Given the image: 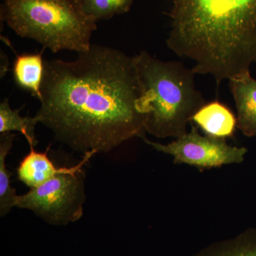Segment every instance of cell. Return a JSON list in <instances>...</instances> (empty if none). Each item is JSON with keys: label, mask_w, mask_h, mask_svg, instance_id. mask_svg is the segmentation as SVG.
<instances>
[{"label": "cell", "mask_w": 256, "mask_h": 256, "mask_svg": "<svg viewBox=\"0 0 256 256\" xmlns=\"http://www.w3.org/2000/svg\"><path fill=\"white\" fill-rule=\"evenodd\" d=\"M92 156V153L84 154L78 164L65 168L46 182L18 196L16 207L31 210L55 225L80 220L85 200L82 168Z\"/></svg>", "instance_id": "obj_5"}, {"label": "cell", "mask_w": 256, "mask_h": 256, "mask_svg": "<svg viewBox=\"0 0 256 256\" xmlns=\"http://www.w3.org/2000/svg\"><path fill=\"white\" fill-rule=\"evenodd\" d=\"M170 50L216 84L250 73L256 62V0H172Z\"/></svg>", "instance_id": "obj_2"}, {"label": "cell", "mask_w": 256, "mask_h": 256, "mask_svg": "<svg viewBox=\"0 0 256 256\" xmlns=\"http://www.w3.org/2000/svg\"><path fill=\"white\" fill-rule=\"evenodd\" d=\"M21 109L12 110L9 100L4 98L0 104V133L11 132L12 131L21 132L30 144L34 148L36 144L35 138V127L40 122V119L34 117H22Z\"/></svg>", "instance_id": "obj_12"}, {"label": "cell", "mask_w": 256, "mask_h": 256, "mask_svg": "<svg viewBox=\"0 0 256 256\" xmlns=\"http://www.w3.org/2000/svg\"><path fill=\"white\" fill-rule=\"evenodd\" d=\"M192 256H256V228L213 242Z\"/></svg>", "instance_id": "obj_11"}, {"label": "cell", "mask_w": 256, "mask_h": 256, "mask_svg": "<svg viewBox=\"0 0 256 256\" xmlns=\"http://www.w3.org/2000/svg\"><path fill=\"white\" fill-rule=\"evenodd\" d=\"M15 134L11 132L1 133L0 136V215L8 214L16 206L18 195L10 185L12 173L6 168V156L12 146Z\"/></svg>", "instance_id": "obj_13"}, {"label": "cell", "mask_w": 256, "mask_h": 256, "mask_svg": "<svg viewBox=\"0 0 256 256\" xmlns=\"http://www.w3.org/2000/svg\"><path fill=\"white\" fill-rule=\"evenodd\" d=\"M142 139L156 150L172 156L175 164H186L200 170L240 164L248 152L246 148L230 146L226 140L202 136L194 126L190 132L169 144L152 142L146 137Z\"/></svg>", "instance_id": "obj_6"}, {"label": "cell", "mask_w": 256, "mask_h": 256, "mask_svg": "<svg viewBox=\"0 0 256 256\" xmlns=\"http://www.w3.org/2000/svg\"><path fill=\"white\" fill-rule=\"evenodd\" d=\"M44 48L40 53L18 56L13 67L16 85L31 92L38 100L41 98L42 84L44 74V60L42 56Z\"/></svg>", "instance_id": "obj_9"}, {"label": "cell", "mask_w": 256, "mask_h": 256, "mask_svg": "<svg viewBox=\"0 0 256 256\" xmlns=\"http://www.w3.org/2000/svg\"><path fill=\"white\" fill-rule=\"evenodd\" d=\"M134 58L142 89L137 109L146 132L158 138L186 134L188 122L206 102L195 84L194 72L182 62L158 60L146 50Z\"/></svg>", "instance_id": "obj_3"}, {"label": "cell", "mask_w": 256, "mask_h": 256, "mask_svg": "<svg viewBox=\"0 0 256 256\" xmlns=\"http://www.w3.org/2000/svg\"><path fill=\"white\" fill-rule=\"evenodd\" d=\"M84 12L97 22L128 12L133 0H80Z\"/></svg>", "instance_id": "obj_14"}, {"label": "cell", "mask_w": 256, "mask_h": 256, "mask_svg": "<svg viewBox=\"0 0 256 256\" xmlns=\"http://www.w3.org/2000/svg\"><path fill=\"white\" fill-rule=\"evenodd\" d=\"M72 62L44 60L36 116L60 142L84 154L108 152L144 138L142 94L134 56L92 44Z\"/></svg>", "instance_id": "obj_1"}, {"label": "cell", "mask_w": 256, "mask_h": 256, "mask_svg": "<svg viewBox=\"0 0 256 256\" xmlns=\"http://www.w3.org/2000/svg\"><path fill=\"white\" fill-rule=\"evenodd\" d=\"M65 168H56L47 156V152H30L24 158L18 170L20 181L31 188H36L64 171Z\"/></svg>", "instance_id": "obj_10"}, {"label": "cell", "mask_w": 256, "mask_h": 256, "mask_svg": "<svg viewBox=\"0 0 256 256\" xmlns=\"http://www.w3.org/2000/svg\"><path fill=\"white\" fill-rule=\"evenodd\" d=\"M0 16L18 36L34 40L52 53L86 52L97 28L80 0H3Z\"/></svg>", "instance_id": "obj_4"}, {"label": "cell", "mask_w": 256, "mask_h": 256, "mask_svg": "<svg viewBox=\"0 0 256 256\" xmlns=\"http://www.w3.org/2000/svg\"><path fill=\"white\" fill-rule=\"evenodd\" d=\"M237 110V128L246 137L256 136V79L250 73L229 80Z\"/></svg>", "instance_id": "obj_7"}, {"label": "cell", "mask_w": 256, "mask_h": 256, "mask_svg": "<svg viewBox=\"0 0 256 256\" xmlns=\"http://www.w3.org/2000/svg\"><path fill=\"white\" fill-rule=\"evenodd\" d=\"M192 120L210 137L226 140L232 138L237 128V118L228 106L220 101L206 102Z\"/></svg>", "instance_id": "obj_8"}]
</instances>
